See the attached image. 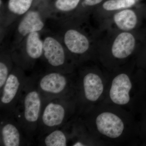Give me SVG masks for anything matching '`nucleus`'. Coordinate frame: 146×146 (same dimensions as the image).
<instances>
[{
  "label": "nucleus",
  "instance_id": "nucleus-1",
  "mask_svg": "<svg viewBox=\"0 0 146 146\" xmlns=\"http://www.w3.org/2000/svg\"><path fill=\"white\" fill-rule=\"evenodd\" d=\"M43 100L33 74L28 76L13 112L32 145H35Z\"/></svg>",
  "mask_w": 146,
  "mask_h": 146
},
{
  "label": "nucleus",
  "instance_id": "nucleus-2",
  "mask_svg": "<svg viewBox=\"0 0 146 146\" xmlns=\"http://www.w3.org/2000/svg\"><path fill=\"white\" fill-rule=\"evenodd\" d=\"M72 102V97L43 101L36 141L45 134L63 127L69 122Z\"/></svg>",
  "mask_w": 146,
  "mask_h": 146
},
{
  "label": "nucleus",
  "instance_id": "nucleus-3",
  "mask_svg": "<svg viewBox=\"0 0 146 146\" xmlns=\"http://www.w3.org/2000/svg\"><path fill=\"white\" fill-rule=\"evenodd\" d=\"M68 74L45 70L33 73L43 101L73 97V83Z\"/></svg>",
  "mask_w": 146,
  "mask_h": 146
},
{
  "label": "nucleus",
  "instance_id": "nucleus-4",
  "mask_svg": "<svg viewBox=\"0 0 146 146\" xmlns=\"http://www.w3.org/2000/svg\"><path fill=\"white\" fill-rule=\"evenodd\" d=\"M25 71L14 65L2 89L0 90V115H13L21 91L27 79Z\"/></svg>",
  "mask_w": 146,
  "mask_h": 146
},
{
  "label": "nucleus",
  "instance_id": "nucleus-5",
  "mask_svg": "<svg viewBox=\"0 0 146 146\" xmlns=\"http://www.w3.org/2000/svg\"><path fill=\"white\" fill-rule=\"evenodd\" d=\"M43 46V41L39 32L32 33L10 52L13 62L25 71L33 70L37 61L41 60Z\"/></svg>",
  "mask_w": 146,
  "mask_h": 146
},
{
  "label": "nucleus",
  "instance_id": "nucleus-6",
  "mask_svg": "<svg viewBox=\"0 0 146 146\" xmlns=\"http://www.w3.org/2000/svg\"><path fill=\"white\" fill-rule=\"evenodd\" d=\"M43 54L41 60L47 71L69 73L68 56L66 48L56 36H46L43 40Z\"/></svg>",
  "mask_w": 146,
  "mask_h": 146
},
{
  "label": "nucleus",
  "instance_id": "nucleus-7",
  "mask_svg": "<svg viewBox=\"0 0 146 146\" xmlns=\"http://www.w3.org/2000/svg\"><path fill=\"white\" fill-rule=\"evenodd\" d=\"M32 145L13 115H0V146Z\"/></svg>",
  "mask_w": 146,
  "mask_h": 146
},
{
  "label": "nucleus",
  "instance_id": "nucleus-8",
  "mask_svg": "<svg viewBox=\"0 0 146 146\" xmlns=\"http://www.w3.org/2000/svg\"><path fill=\"white\" fill-rule=\"evenodd\" d=\"M45 23L41 13L37 10H30L19 22L16 31V39L11 52L21 44L28 35L40 32L44 29Z\"/></svg>",
  "mask_w": 146,
  "mask_h": 146
},
{
  "label": "nucleus",
  "instance_id": "nucleus-9",
  "mask_svg": "<svg viewBox=\"0 0 146 146\" xmlns=\"http://www.w3.org/2000/svg\"><path fill=\"white\" fill-rule=\"evenodd\" d=\"M96 123L100 133L110 138L119 137L124 129L122 120L111 112H104L100 114L96 119Z\"/></svg>",
  "mask_w": 146,
  "mask_h": 146
},
{
  "label": "nucleus",
  "instance_id": "nucleus-10",
  "mask_svg": "<svg viewBox=\"0 0 146 146\" xmlns=\"http://www.w3.org/2000/svg\"><path fill=\"white\" fill-rule=\"evenodd\" d=\"M61 39L66 49L74 54H84L90 48V42L88 38L75 29H68L63 31Z\"/></svg>",
  "mask_w": 146,
  "mask_h": 146
},
{
  "label": "nucleus",
  "instance_id": "nucleus-11",
  "mask_svg": "<svg viewBox=\"0 0 146 146\" xmlns=\"http://www.w3.org/2000/svg\"><path fill=\"white\" fill-rule=\"evenodd\" d=\"M132 88L130 78L125 74L118 75L113 79L110 91V96L114 103L124 105L130 100L129 92Z\"/></svg>",
  "mask_w": 146,
  "mask_h": 146
},
{
  "label": "nucleus",
  "instance_id": "nucleus-12",
  "mask_svg": "<svg viewBox=\"0 0 146 146\" xmlns=\"http://www.w3.org/2000/svg\"><path fill=\"white\" fill-rule=\"evenodd\" d=\"M84 96L89 102L96 101L104 91V85L102 79L95 73L89 72L84 75L82 80Z\"/></svg>",
  "mask_w": 146,
  "mask_h": 146
},
{
  "label": "nucleus",
  "instance_id": "nucleus-13",
  "mask_svg": "<svg viewBox=\"0 0 146 146\" xmlns=\"http://www.w3.org/2000/svg\"><path fill=\"white\" fill-rule=\"evenodd\" d=\"M136 40L130 33L122 32L118 35L112 45L111 51L114 57L123 59L129 56L135 48Z\"/></svg>",
  "mask_w": 146,
  "mask_h": 146
},
{
  "label": "nucleus",
  "instance_id": "nucleus-14",
  "mask_svg": "<svg viewBox=\"0 0 146 146\" xmlns=\"http://www.w3.org/2000/svg\"><path fill=\"white\" fill-rule=\"evenodd\" d=\"M68 136L62 128L55 129L36 140L35 145L39 146H66Z\"/></svg>",
  "mask_w": 146,
  "mask_h": 146
},
{
  "label": "nucleus",
  "instance_id": "nucleus-15",
  "mask_svg": "<svg viewBox=\"0 0 146 146\" xmlns=\"http://www.w3.org/2000/svg\"><path fill=\"white\" fill-rule=\"evenodd\" d=\"M114 21L120 29L128 31L133 29L136 27L137 23V17L133 10L125 9L114 15Z\"/></svg>",
  "mask_w": 146,
  "mask_h": 146
},
{
  "label": "nucleus",
  "instance_id": "nucleus-16",
  "mask_svg": "<svg viewBox=\"0 0 146 146\" xmlns=\"http://www.w3.org/2000/svg\"><path fill=\"white\" fill-rule=\"evenodd\" d=\"M15 63L11 53L8 50L1 52L0 58V90L4 85L13 70Z\"/></svg>",
  "mask_w": 146,
  "mask_h": 146
},
{
  "label": "nucleus",
  "instance_id": "nucleus-17",
  "mask_svg": "<svg viewBox=\"0 0 146 146\" xmlns=\"http://www.w3.org/2000/svg\"><path fill=\"white\" fill-rule=\"evenodd\" d=\"M33 2V0H9L7 9L13 16H24L30 10Z\"/></svg>",
  "mask_w": 146,
  "mask_h": 146
},
{
  "label": "nucleus",
  "instance_id": "nucleus-18",
  "mask_svg": "<svg viewBox=\"0 0 146 146\" xmlns=\"http://www.w3.org/2000/svg\"><path fill=\"white\" fill-rule=\"evenodd\" d=\"M136 0H108L103 4V8L108 11H112L129 8L136 3Z\"/></svg>",
  "mask_w": 146,
  "mask_h": 146
},
{
  "label": "nucleus",
  "instance_id": "nucleus-19",
  "mask_svg": "<svg viewBox=\"0 0 146 146\" xmlns=\"http://www.w3.org/2000/svg\"><path fill=\"white\" fill-rule=\"evenodd\" d=\"M80 1V0H56L54 8L56 11L64 14L74 10Z\"/></svg>",
  "mask_w": 146,
  "mask_h": 146
},
{
  "label": "nucleus",
  "instance_id": "nucleus-20",
  "mask_svg": "<svg viewBox=\"0 0 146 146\" xmlns=\"http://www.w3.org/2000/svg\"><path fill=\"white\" fill-rule=\"evenodd\" d=\"M103 1V0H84V3L85 5L93 6L99 4Z\"/></svg>",
  "mask_w": 146,
  "mask_h": 146
},
{
  "label": "nucleus",
  "instance_id": "nucleus-21",
  "mask_svg": "<svg viewBox=\"0 0 146 146\" xmlns=\"http://www.w3.org/2000/svg\"><path fill=\"white\" fill-rule=\"evenodd\" d=\"M72 146H85L83 143L80 141H76L73 144Z\"/></svg>",
  "mask_w": 146,
  "mask_h": 146
},
{
  "label": "nucleus",
  "instance_id": "nucleus-22",
  "mask_svg": "<svg viewBox=\"0 0 146 146\" xmlns=\"http://www.w3.org/2000/svg\"></svg>",
  "mask_w": 146,
  "mask_h": 146
}]
</instances>
